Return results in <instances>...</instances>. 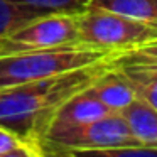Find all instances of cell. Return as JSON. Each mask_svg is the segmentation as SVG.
<instances>
[{"label":"cell","mask_w":157,"mask_h":157,"mask_svg":"<svg viewBox=\"0 0 157 157\" xmlns=\"http://www.w3.org/2000/svg\"><path fill=\"white\" fill-rule=\"evenodd\" d=\"M113 58L51 78L0 90V127L39 149V142L58 108L112 66Z\"/></svg>","instance_id":"obj_1"},{"label":"cell","mask_w":157,"mask_h":157,"mask_svg":"<svg viewBox=\"0 0 157 157\" xmlns=\"http://www.w3.org/2000/svg\"><path fill=\"white\" fill-rule=\"evenodd\" d=\"M115 54V51L91 48L86 44H69L0 56V90L51 78L113 58Z\"/></svg>","instance_id":"obj_2"},{"label":"cell","mask_w":157,"mask_h":157,"mask_svg":"<svg viewBox=\"0 0 157 157\" xmlns=\"http://www.w3.org/2000/svg\"><path fill=\"white\" fill-rule=\"evenodd\" d=\"M135 144L140 142L133 139L123 117L112 112L98 120L44 137L39 142V150L41 155H79Z\"/></svg>","instance_id":"obj_3"},{"label":"cell","mask_w":157,"mask_h":157,"mask_svg":"<svg viewBox=\"0 0 157 157\" xmlns=\"http://www.w3.org/2000/svg\"><path fill=\"white\" fill-rule=\"evenodd\" d=\"M157 37V25L98 7L78 15V42L108 51H125Z\"/></svg>","instance_id":"obj_4"},{"label":"cell","mask_w":157,"mask_h":157,"mask_svg":"<svg viewBox=\"0 0 157 157\" xmlns=\"http://www.w3.org/2000/svg\"><path fill=\"white\" fill-rule=\"evenodd\" d=\"M78 15L46 14L25 22L0 39V56L79 44Z\"/></svg>","instance_id":"obj_5"},{"label":"cell","mask_w":157,"mask_h":157,"mask_svg":"<svg viewBox=\"0 0 157 157\" xmlns=\"http://www.w3.org/2000/svg\"><path fill=\"white\" fill-rule=\"evenodd\" d=\"M108 113H112V110H108L96 96H93L85 88L81 91L75 93L73 96H69L58 108V112L54 113V117L49 122V127L46 130L44 137L59 133L63 130L73 128V127L83 125V123L93 122V120H98L101 117L108 115Z\"/></svg>","instance_id":"obj_6"},{"label":"cell","mask_w":157,"mask_h":157,"mask_svg":"<svg viewBox=\"0 0 157 157\" xmlns=\"http://www.w3.org/2000/svg\"><path fill=\"white\" fill-rule=\"evenodd\" d=\"M86 90L112 112H122L137 96L130 81L117 66H113V63L101 75L96 76Z\"/></svg>","instance_id":"obj_7"},{"label":"cell","mask_w":157,"mask_h":157,"mask_svg":"<svg viewBox=\"0 0 157 157\" xmlns=\"http://www.w3.org/2000/svg\"><path fill=\"white\" fill-rule=\"evenodd\" d=\"M118 113L127 122L130 133L137 142L157 147V110L154 106H150L145 100L135 96Z\"/></svg>","instance_id":"obj_8"},{"label":"cell","mask_w":157,"mask_h":157,"mask_svg":"<svg viewBox=\"0 0 157 157\" xmlns=\"http://www.w3.org/2000/svg\"><path fill=\"white\" fill-rule=\"evenodd\" d=\"M88 7H98L105 10L127 15L132 19L145 21L157 25V9L150 0H91Z\"/></svg>","instance_id":"obj_9"},{"label":"cell","mask_w":157,"mask_h":157,"mask_svg":"<svg viewBox=\"0 0 157 157\" xmlns=\"http://www.w3.org/2000/svg\"><path fill=\"white\" fill-rule=\"evenodd\" d=\"M19 7L36 15L46 14H73L78 15L90 5L91 0H10Z\"/></svg>","instance_id":"obj_10"},{"label":"cell","mask_w":157,"mask_h":157,"mask_svg":"<svg viewBox=\"0 0 157 157\" xmlns=\"http://www.w3.org/2000/svg\"><path fill=\"white\" fill-rule=\"evenodd\" d=\"M112 63L115 66H123V64L157 66V37L149 42H144L140 46H135V48L117 52Z\"/></svg>","instance_id":"obj_11"},{"label":"cell","mask_w":157,"mask_h":157,"mask_svg":"<svg viewBox=\"0 0 157 157\" xmlns=\"http://www.w3.org/2000/svg\"><path fill=\"white\" fill-rule=\"evenodd\" d=\"M39 15L19 7L10 0H0V39Z\"/></svg>","instance_id":"obj_12"},{"label":"cell","mask_w":157,"mask_h":157,"mask_svg":"<svg viewBox=\"0 0 157 157\" xmlns=\"http://www.w3.org/2000/svg\"><path fill=\"white\" fill-rule=\"evenodd\" d=\"M39 149L0 127V157H37Z\"/></svg>","instance_id":"obj_13"},{"label":"cell","mask_w":157,"mask_h":157,"mask_svg":"<svg viewBox=\"0 0 157 157\" xmlns=\"http://www.w3.org/2000/svg\"><path fill=\"white\" fill-rule=\"evenodd\" d=\"M150 2H152V4H154V7L157 9V0H150Z\"/></svg>","instance_id":"obj_14"}]
</instances>
